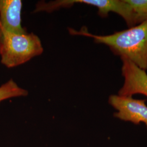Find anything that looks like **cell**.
<instances>
[{
    "label": "cell",
    "instance_id": "obj_2",
    "mask_svg": "<svg viewBox=\"0 0 147 147\" xmlns=\"http://www.w3.org/2000/svg\"><path fill=\"white\" fill-rule=\"evenodd\" d=\"M42 52L41 41L34 33L19 34L2 30L1 62L7 68L26 63Z\"/></svg>",
    "mask_w": 147,
    "mask_h": 147
},
{
    "label": "cell",
    "instance_id": "obj_5",
    "mask_svg": "<svg viewBox=\"0 0 147 147\" xmlns=\"http://www.w3.org/2000/svg\"><path fill=\"white\" fill-rule=\"evenodd\" d=\"M122 61L121 74L124 78V84L118 92L121 96H132L141 94L147 96V74L125 57Z\"/></svg>",
    "mask_w": 147,
    "mask_h": 147
},
{
    "label": "cell",
    "instance_id": "obj_4",
    "mask_svg": "<svg viewBox=\"0 0 147 147\" xmlns=\"http://www.w3.org/2000/svg\"><path fill=\"white\" fill-rule=\"evenodd\" d=\"M75 3H84L93 5L98 9L101 17H107L110 12H114L121 16L125 20L129 28L139 24L137 16L131 6L126 0H67L68 7Z\"/></svg>",
    "mask_w": 147,
    "mask_h": 147
},
{
    "label": "cell",
    "instance_id": "obj_6",
    "mask_svg": "<svg viewBox=\"0 0 147 147\" xmlns=\"http://www.w3.org/2000/svg\"><path fill=\"white\" fill-rule=\"evenodd\" d=\"M21 0H0V25L3 30L15 34L27 33L21 26Z\"/></svg>",
    "mask_w": 147,
    "mask_h": 147
},
{
    "label": "cell",
    "instance_id": "obj_7",
    "mask_svg": "<svg viewBox=\"0 0 147 147\" xmlns=\"http://www.w3.org/2000/svg\"><path fill=\"white\" fill-rule=\"evenodd\" d=\"M27 94L26 90L19 87L12 79L0 86V102L11 98L24 96Z\"/></svg>",
    "mask_w": 147,
    "mask_h": 147
},
{
    "label": "cell",
    "instance_id": "obj_1",
    "mask_svg": "<svg viewBox=\"0 0 147 147\" xmlns=\"http://www.w3.org/2000/svg\"><path fill=\"white\" fill-rule=\"evenodd\" d=\"M69 31L73 35L93 38L95 42L108 46L114 55L127 58L138 68L147 70V21L107 36L92 34L87 28L80 31L71 28Z\"/></svg>",
    "mask_w": 147,
    "mask_h": 147
},
{
    "label": "cell",
    "instance_id": "obj_9",
    "mask_svg": "<svg viewBox=\"0 0 147 147\" xmlns=\"http://www.w3.org/2000/svg\"><path fill=\"white\" fill-rule=\"evenodd\" d=\"M2 38V27L0 25V51H1V47Z\"/></svg>",
    "mask_w": 147,
    "mask_h": 147
},
{
    "label": "cell",
    "instance_id": "obj_8",
    "mask_svg": "<svg viewBox=\"0 0 147 147\" xmlns=\"http://www.w3.org/2000/svg\"><path fill=\"white\" fill-rule=\"evenodd\" d=\"M136 13L139 24L147 21V0H126Z\"/></svg>",
    "mask_w": 147,
    "mask_h": 147
},
{
    "label": "cell",
    "instance_id": "obj_3",
    "mask_svg": "<svg viewBox=\"0 0 147 147\" xmlns=\"http://www.w3.org/2000/svg\"><path fill=\"white\" fill-rule=\"evenodd\" d=\"M146 100L134 99L131 96L111 95L109 102L117 112L114 116L122 121H129L135 124L145 123L147 127V106Z\"/></svg>",
    "mask_w": 147,
    "mask_h": 147
}]
</instances>
